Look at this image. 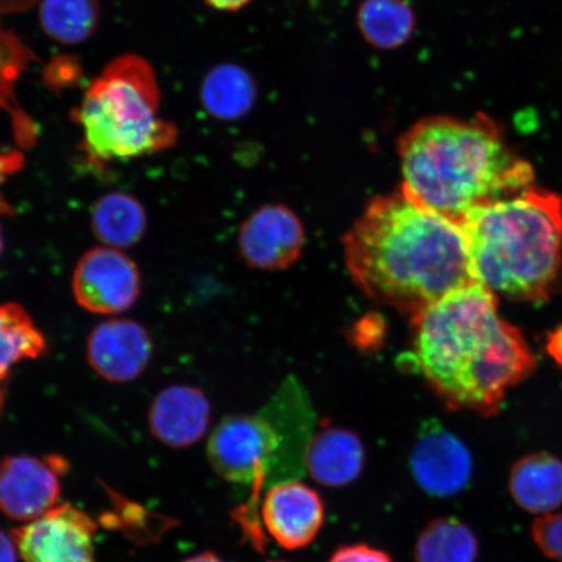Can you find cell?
Instances as JSON below:
<instances>
[{"mask_svg": "<svg viewBox=\"0 0 562 562\" xmlns=\"http://www.w3.org/2000/svg\"><path fill=\"white\" fill-rule=\"evenodd\" d=\"M182 562H224L222 559L217 558L215 553L213 552H205L201 554H196V557H193L191 559H188Z\"/></svg>", "mask_w": 562, "mask_h": 562, "instance_id": "f1b7e54d", "label": "cell"}, {"mask_svg": "<svg viewBox=\"0 0 562 562\" xmlns=\"http://www.w3.org/2000/svg\"><path fill=\"white\" fill-rule=\"evenodd\" d=\"M211 419L209 400L193 385H171L161 390L149 407L150 432L167 447H192L205 437Z\"/></svg>", "mask_w": 562, "mask_h": 562, "instance_id": "5bb4252c", "label": "cell"}, {"mask_svg": "<svg viewBox=\"0 0 562 562\" xmlns=\"http://www.w3.org/2000/svg\"><path fill=\"white\" fill-rule=\"evenodd\" d=\"M404 192L459 222L468 211L533 187V170L494 119L422 117L397 139Z\"/></svg>", "mask_w": 562, "mask_h": 562, "instance_id": "3957f363", "label": "cell"}, {"mask_svg": "<svg viewBox=\"0 0 562 562\" xmlns=\"http://www.w3.org/2000/svg\"><path fill=\"white\" fill-rule=\"evenodd\" d=\"M3 402H4L3 384L0 383V413H2Z\"/></svg>", "mask_w": 562, "mask_h": 562, "instance_id": "f546056e", "label": "cell"}, {"mask_svg": "<svg viewBox=\"0 0 562 562\" xmlns=\"http://www.w3.org/2000/svg\"><path fill=\"white\" fill-rule=\"evenodd\" d=\"M200 95L210 116L224 122L237 121L248 114L256 102V82L248 70L224 63L209 70Z\"/></svg>", "mask_w": 562, "mask_h": 562, "instance_id": "e0dca14e", "label": "cell"}, {"mask_svg": "<svg viewBox=\"0 0 562 562\" xmlns=\"http://www.w3.org/2000/svg\"><path fill=\"white\" fill-rule=\"evenodd\" d=\"M548 353L562 367V326L548 337Z\"/></svg>", "mask_w": 562, "mask_h": 562, "instance_id": "4316f807", "label": "cell"}, {"mask_svg": "<svg viewBox=\"0 0 562 562\" xmlns=\"http://www.w3.org/2000/svg\"><path fill=\"white\" fill-rule=\"evenodd\" d=\"M3 248H4L3 235H2V229H0V255H2Z\"/></svg>", "mask_w": 562, "mask_h": 562, "instance_id": "4dcf8cb0", "label": "cell"}, {"mask_svg": "<svg viewBox=\"0 0 562 562\" xmlns=\"http://www.w3.org/2000/svg\"><path fill=\"white\" fill-rule=\"evenodd\" d=\"M409 463L418 486L435 497L459 494L468 486L473 473V459L468 447L435 419L420 426Z\"/></svg>", "mask_w": 562, "mask_h": 562, "instance_id": "30bf717a", "label": "cell"}, {"mask_svg": "<svg viewBox=\"0 0 562 562\" xmlns=\"http://www.w3.org/2000/svg\"><path fill=\"white\" fill-rule=\"evenodd\" d=\"M356 285L412 316L476 283L461 224L398 192L376 196L344 237Z\"/></svg>", "mask_w": 562, "mask_h": 562, "instance_id": "6da1fadb", "label": "cell"}, {"mask_svg": "<svg viewBox=\"0 0 562 562\" xmlns=\"http://www.w3.org/2000/svg\"><path fill=\"white\" fill-rule=\"evenodd\" d=\"M18 547L11 537L0 530V562H18Z\"/></svg>", "mask_w": 562, "mask_h": 562, "instance_id": "484cf974", "label": "cell"}, {"mask_svg": "<svg viewBox=\"0 0 562 562\" xmlns=\"http://www.w3.org/2000/svg\"><path fill=\"white\" fill-rule=\"evenodd\" d=\"M77 304L93 314H121L139 297L140 276L133 259L121 249H91L77 262L72 278Z\"/></svg>", "mask_w": 562, "mask_h": 562, "instance_id": "52a82bcc", "label": "cell"}, {"mask_svg": "<svg viewBox=\"0 0 562 562\" xmlns=\"http://www.w3.org/2000/svg\"><path fill=\"white\" fill-rule=\"evenodd\" d=\"M66 461L48 457L11 456L0 462V512L30 524L58 505Z\"/></svg>", "mask_w": 562, "mask_h": 562, "instance_id": "9c48e42d", "label": "cell"}, {"mask_svg": "<svg viewBox=\"0 0 562 562\" xmlns=\"http://www.w3.org/2000/svg\"><path fill=\"white\" fill-rule=\"evenodd\" d=\"M261 513L267 532L288 551L312 544L326 516L325 504L318 492L299 480L267 488Z\"/></svg>", "mask_w": 562, "mask_h": 562, "instance_id": "7c38bea8", "label": "cell"}, {"mask_svg": "<svg viewBox=\"0 0 562 562\" xmlns=\"http://www.w3.org/2000/svg\"><path fill=\"white\" fill-rule=\"evenodd\" d=\"M413 367L449 409L494 416L536 368L524 335L497 312L496 294L473 283L412 316Z\"/></svg>", "mask_w": 562, "mask_h": 562, "instance_id": "7a4b0ae2", "label": "cell"}, {"mask_svg": "<svg viewBox=\"0 0 562 562\" xmlns=\"http://www.w3.org/2000/svg\"><path fill=\"white\" fill-rule=\"evenodd\" d=\"M305 229L300 217L284 205H269L241 224L238 248L244 262L262 271L284 270L301 256Z\"/></svg>", "mask_w": 562, "mask_h": 562, "instance_id": "8fae6325", "label": "cell"}, {"mask_svg": "<svg viewBox=\"0 0 562 562\" xmlns=\"http://www.w3.org/2000/svg\"><path fill=\"white\" fill-rule=\"evenodd\" d=\"M151 356V337L136 321L103 322L88 337V362L111 383L135 381L149 367Z\"/></svg>", "mask_w": 562, "mask_h": 562, "instance_id": "4fadbf2b", "label": "cell"}, {"mask_svg": "<svg viewBox=\"0 0 562 562\" xmlns=\"http://www.w3.org/2000/svg\"><path fill=\"white\" fill-rule=\"evenodd\" d=\"M47 341L32 316L19 304L0 305V383L15 364L45 353Z\"/></svg>", "mask_w": 562, "mask_h": 562, "instance_id": "44dd1931", "label": "cell"}, {"mask_svg": "<svg viewBox=\"0 0 562 562\" xmlns=\"http://www.w3.org/2000/svg\"><path fill=\"white\" fill-rule=\"evenodd\" d=\"M23 166V156L18 151L2 153L0 151V187L3 186L9 176L15 173ZM12 207L9 202L4 200L2 193H0V214L10 215Z\"/></svg>", "mask_w": 562, "mask_h": 562, "instance_id": "d4e9b609", "label": "cell"}, {"mask_svg": "<svg viewBox=\"0 0 562 562\" xmlns=\"http://www.w3.org/2000/svg\"><path fill=\"white\" fill-rule=\"evenodd\" d=\"M98 0H42V30L58 44L76 46L87 42L100 25Z\"/></svg>", "mask_w": 562, "mask_h": 562, "instance_id": "7402d4cb", "label": "cell"}, {"mask_svg": "<svg viewBox=\"0 0 562 562\" xmlns=\"http://www.w3.org/2000/svg\"><path fill=\"white\" fill-rule=\"evenodd\" d=\"M480 544L467 524L454 517L434 519L418 536L416 562H475Z\"/></svg>", "mask_w": 562, "mask_h": 562, "instance_id": "ffe728a7", "label": "cell"}, {"mask_svg": "<svg viewBox=\"0 0 562 562\" xmlns=\"http://www.w3.org/2000/svg\"><path fill=\"white\" fill-rule=\"evenodd\" d=\"M97 525L68 503L11 532L24 562H95Z\"/></svg>", "mask_w": 562, "mask_h": 562, "instance_id": "ba28073f", "label": "cell"}, {"mask_svg": "<svg viewBox=\"0 0 562 562\" xmlns=\"http://www.w3.org/2000/svg\"><path fill=\"white\" fill-rule=\"evenodd\" d=\"M146 211L135 196L123 192L104 194L91 213L94 236L109 248L136 245L146 231Z\"/></svg>", "mask_w": 562, "mask_h": 562, "instance_id": "ac0fdd59", "label": "cell"}, {"mask_svg": "<svg viewBox=\"0 0 562 562\" xmlns=\"http://www.w3.org/2000/svg\"><path fill=\"white\" fill-rule=\"evenodd\" d=\"M157 75L135 54L117 56L90 83L76 122L91 158L128 160L164 151L178 140L173 123L159 117Z\"/></svg>", "mask_w": 562, "mask_h": 562, "instance_id": "8992f818", "label": "cell"}, {"mask_svg": "<svg viewBox=\"0 0 562 562\" xmlns=\"http://www.w3.org/2000/svg\"><path fill=\"white\" fill-rule=\"evenodd\" d=\"M357 27L379 50H395L409 42L417 19L406 0H363L357 10Z\"/></svg>", "mask_w": 562, "mask_h": 562, "instance_id": "d6986e66", "label": "cell"}, {"mask_svg": "<svg viewBox=\"0 0 562 562\" xmlns=\"http://www.w3.org/2000/svg\"><path fill=\"white\" fill-rule=\"evenodd\" d=\"M532 538L548 558L562 562V513L539 518L532 526Z\"/></svg>", "mask_w": 562, "mask_h": 562, "instance_id": "603a6c76", "label": "cell"}, {"mask_svg": "<svg viewBox=\"0 0 562 562\" xmlns=\"http://www.w3.org/2000/svg\"><path fill=\"white\" fill-rule=\"evenodd\" d=\"M364 446L349 428L326 426L314 434L305 456V470L329 488L349 486L363 472Z\"/></svg>", "mask_w": 562, "mask_h": 562, "instance_id": "9a60e30c", "label": "cell"}, {"mask_svg": "<svg viewBox=\"0 0 562 562\" xmlns=\"http://www.w3.org/2000/svg\"><path fill=\"white\" fill-rule=\"evenodd\" d=\"M214 10L224 12H236L248 5L251 0H205Z\"/></svg>", "mask_w": 562, "mask_h": 562, "instance_id": "83f0119b", "label": "cell"}, {"mask_svg": "<svg viewBox=\"0 0 562 562\" xmlns=\"http://www.w3.org/2000/svg\"><path fill=\"white\" fill-rule=\"evenodd\" d=\"M473 277L526 302L550 299L562 280V199L531 187L476 206L460 221Z\"/></svg>", "mask_w": 562, "mask_h": 562, "instance_id": "277c9868", "label": "cell"}, {"mask_svg": "<svg viewBox=\"0 0 562 562\" xmlns=\"http://www.w3.org/2000/svg\"><path fill=\"white\" fill-rule=\"evenodd\" d=\"M327 562H395L389 553L368 544L358 543L337 548Z\"/></svg>", "mask_w": 562, "mask_h": 562, "instance_id": "cb8c5ba5", "label": "cell"}, {"mask_svg": "<svg viewBox=\"0 0 562 562\" xmlns=\"http://www.w3.org/2000/svg\"><path fill=\"white\" fill-rule=\"evenodd\" d=\"M269 562H286V561H269Z\"/></svg>", "mask_w": 562, "mask_h": 562, "instance_id": "1f68e13d", "label": "cell"}, {"mask_svg": "<svg viewBox=\"0 0 562 562\" xmlns=\"http://www.w3.org/2000/svg\"><path fill=\"white\" fill-rule=\"evenodd\" d=\"M314 422L311 398L296 379L290 378L261 411L224 418L210 435L207 459L214 472L231 483L251 487L238 522L258 548L266 542L257 512L261 492L299 480L306 472Z\"/></svg>", "mask_w": 562, "mask_h": 562, "instance_id": "5b68a950", "label": "cell"}, {"mask_svg": "<svg viewBox=\"0 0 562 562\" xmlns=\"http://www.w3.org/2000/svg\"><path fill=\"white\" fill-rule=\"evenodd\" d=\"M513 498L524 510L551 515L562 504V461L548 453H533L513 467Z\"/></svg>", "mask_w": 562, "mask_h": 562, "instance_id": "2e32d148", "label": "cell"}]
</instances>
